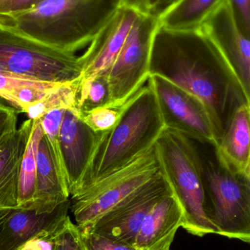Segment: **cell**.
<instances>
[{
    "mask_svg": "<svg viewBox=\"0 0 250 250\" xmlns=\"http://www.w3.org/2000/svg\"><path fill=\"white\" fill-rule=\"evenodd\" d=\"M157 75L205 105L220 139L232 114L248 104L229 64L200 28L174 30L159 25L153 38L149 76Z\"/></svg>",
    "mask_w": 250,
    "mask_h": 250,
    "instance_id": "6da1fadb",
    "label": "cell"
},
{
    "mask_svg": "<svg viewBox=\"0 0 250 250\" xmlns=\"http://www.w3.org/2000/svg\"><path fill=\"white\" fill-rule=\"evenodd\" d=\"M121 0H42L32 8L0 16V24L40 43L75 53L90 43Z\"/></svg>",
    "mask_w": 250,
    "mask_h": 250,
    "instance_id": "7a4b0ae2",
    "label": "cell"
},
{
    "mask_svg": "<svg viewBox=\"0 0 250 250\" xmlns=\"http://www.w3.org/2000/svg\"><path fill=\"white\" fill-rule=\"evenodd\" d=\"M165 129L155 93L147 81V85L126 101L115 126L103 132L77 195L145 154Z\"/></svg>",
    "mask_w": 250,
    "mask_h": 250,
    "instance_id": "3957f363",
    "label": "cell"
},
{
    "mask_svg": "<svg viewBox=\"0 0 250 250\" xmlns=\"http://www.w3.org/2000/svg\"><path fill=\"white\" fill-rule=\"evenodd\" d=\"M162 172L185 213L184 229L203 237L217 234L205 211V192L195 141L166 128L155 144Z\"/></svg>",
    "mask_w": 250,
    "mask_h": 250,
    "instance_id": "277c9868",
    "label": "cell"
},
{
    "mask_svg": "<svg viewBox=\"0 0 250 250\" xmlns=\"http://www.w3.org/2000/svg\"><path fill=\"white\" fill-rule=\"evenodd\" d=\"M205 211L217 234L250 244V179L228 169L211 150L198 146Z\"/></svg>",
    "mask_w": 250,
    "mask_h": 250,
    "instance_id": "5b68a950",
    "label": "cell"
},
{
    "mask_svg": "<svg viewBox=\"0 0 250 250\" xmlns=\"http://www.w3.org/2000/svg\"><path fill=\"white\" fill-rule=\"evenodd\" d=\"M0 69L26 79L69 83L82 77L80 57L40 43L0 24Z\"/></svg>",
    "mask_w": 250,
    "mask_h": 250,
    "instance_id": "8992f818",
    "label": "cell"
},
{
    "mask_svg": "<svg viewBox=\"0 0 250 250\" xmlns=\"http://www.w3.org/2000/svg\"><path fill=\"white\" fill-rule=\"evenodd\" d=\"M162 173L155 145L115 173L71 198L70 210L79 229H88L105 213Z\"/></svg>",
    "mask_w": 250,
    "mask_h": 250,
    "instance_id": "52a82bcc",
    "label": "cell"
},
{
    "mask_svg": "<svg viewBox=\"0 0 250 250\" xmlns=\"http://www.w3.org/2000/svg\"><path fill=\"white\" fill-rule=\"evenodd\" d=\"M159 25L155 16L141 14L129 31L108 72L111 105H124L148 81L153 38Z\"/></svg>",
    "mask_w": 250,
    "mask_h": 250,
    "instance_id": "ba28073f",
    "label": "cell"
},
{
    "mask_svg": "<svg viewBox=\"0 0 250 250\" xmlns=\"http://www.w3.org/2000/svg\"><path fill=\"white\" fill-rule=\"evenodd\" d=\"M165 126L201 144L215 146V129L201 100L165 78L149 76Z\"/></svg>",
    "mask_w": 250,
    "mask_h": 250,
    "instance_id": "9c48e42d",
    "label": "cell"
},
{
    "mask_svg": "<svg viewBox=\"0 0 250 250\" xmlns=\"http://www.w3.org/2000/svg\"><path fill=\"white\" fill-rule=\"evenodd\" d=\"M173 192L162 172L100 217L93 226L85 229L113 240L134 245L146 216L159 201Z\"/></svg>",
    "mask_w": 250,
    "mask_h": 250,
    "instance_id": "30bf717a",
    "label": "cell"
},
{
    "mask_svg": "<svg viewBox=\"0 0 250 250\" xmlns=\"http://www.w3.org/2000/svg\"><path fill=\"white\" fill-rule=\"evenodd\" d=\"M73 109L66 110L59 137V151L70 195H77L102 136Z\"/></svg>",
    "mask_w": 250,
    "mask_h": 250,
    "instance_id": "8fae6325",
    "label": "cell"
},
{
    "mask_svg": "<svg viewBox=\"0 0 250 250\" xmlns=\"http://www.w3.org/2000/svg\"><path fill=\"white\" fill-rule=\"evenodd\" d=\"M201 29L229 64L250 105V39L239 30L226 0Z\"/></svg>",
    "mask_w": 250,
    "mask_h": 250,
    "instance_id": "7c38bea8",
    "label": "cell"
},
{
    "mask_svg": "<svg viewBox=\"0 0 250 250\" xmlns=\"http://www.w3.org/2000/svg\"><path fill=\"white\" fill-rule=\"evenodd\" d=\"M141 13L120 6L115 14L92 40L86 52L81 56V79L108 75L121 51L129 31Z\"/></svg>",
    "mask_w": 250,
    "mask_h": 250,
    "instance_id": "4fadbf2b",
    "label": "cell"
},
{
    "mask_svg": "<svg viewBox=\"0 0 250 250\" xmlns=\"http://www.w3.org/2000/svg\"><path fill=\"white\" fill-rule=\"evenodd\" d=\"M71 201L51 212L32 208H12L0 231V250H21L31 241L58 231L68 217Z\"/></svg>",
    "mask_w": 250,
    "mask_h": 250,
    "instance_id": "5bb4252c",
    "label": "cell"
},
{
    "mask_svg": "<svg viewBox=\"0 0 250 250\" xmlns=\"http://www.w3.org/2000/svg\"><path fill=\"white\" fill-rule=\"evenodd\" d=\"M185 213L174 193L159 201L147 214L134 245L141 250L170 249L175 235L183 226Z\"/></svg>",
    "mask_w": 250,
    "mask_h": 250,
    "instance_id": "9a60e30c",
    "label": "cell"
},
{
    "mask_svg": "<svg viewBox=\"0 0 250 250\" xmlns=\"http://www.w3.org/2000/svg\"><path fill=\"white\" fill-rule=\"evenodd\" d=\"M70 197L65 176L51 144L43 133L37 154L36 188L29 208L51 212Z\"/></svg>",
    "mask_w": 250,
    "mask_h": 250,
    "instance_id": "2e32d148",
    "label": "cell"
},
{
    "mask_svg": "<svg viewBox=\"0 0 250 250\" xmlns=\"http://www.w3.org/2000/svg\"><path fill=\"white\" fill-rule=\"evenodd\" d=\"M35 121L28 119L0 143V208H18L19 175Z\"/></svg>",
    "mask_w": 250,
    "mask_h": 250,
    "instance_id": "e0dca14e",
    "label": "cell"
},
{
    "mask_svg": "<svg viewBox=\"0 0 250 250\" xmlns=\"http://www.w3.org/2000/svg\"><path fill=\"white\" fill-rule=\"evenodd\" d=\"M218 160L233 173H246L250 165V105L245 104L232 114L214 146Z\"/></svg>",
    "mask_w": 250,
    "mask_h": 250,
    "instance_id": "ac0fdd59",
    "label": "cell"
},
{
    "mask_svg": "<svg viewBox=\"0 0 250 250\" xmlns=\"http://www.w3.org/2000/svg\"><path fill=\"white\" fill-rule=\"evenodd\" d=\"M224 0H179L160 18V23L174 30L200 29Z\"/></svg>",
    "mask_w": 250,
    "mask_h": 250,
    "instance_id": "d6986e66",
    "label": "cell"
},
{
    "mask_svg": "<svg viewBox=\"0 0 250 250\" xmlns=\"http://www.w3.org/2000/svg\"><path fill=\"white\" fill-rule=\"evenodd\" d=\"M43 133L40 120H35L21 165L18 195L19 208H29L33 202L36 188L37 154Z\"/></svg>",
    "mask_w": 250,
    "mask_h": 250,
    "instance_id": "ffe728a7",
    "label": "cell"
},
{
    "mask_svg": "<svg viewBox=\"0 0 250 250\" xmlns=\"http://www.w3.org/2000/svg\"><path fill=\"white\" fill-rule=\"evenodd\" d=\"M80 79L69 83H62L41 101L28 108L24 114L28 119L35 121L51 110L73 109L76 111Z\"/></svg>",
    "mask_w": 250,
    "mask_h": 250,
    "instance_id": "44dd1931",
    "label": "cell"
},
{
    "mask_svg": "<svg viewBox=\"0 0 250 250\" xmlns=\"http://www.w3.org/2000/svg\"><path fill=\"white\" fill-rule=\"evenodd\" d=\"M111 94L108 75L80 79L76 111L79 115L95 108L111 105Z\"/></svg>",
    "mask_w": 250,
    "mask_h": 250,
    "instance_id": "7402d4cb",
    "label": "cell"
},
{
    "mask_svg": "<svg viewBox=\"0 0 250 250\" xmlns=\"http://www.w3.org/2000/svg\"><path fill=\"white\" fill-rule=\"evenodd\" d=\"M125 104L122 105H109L95 108L81 114L79 117L95 132H105L112 129L117 124L124 111Z\"/></svg>",
    "mask_w": 250,
    "mask_h": 250,
    "instance_id": "603a6c76",
    "label": "cell"
},
{
    "mask_svg": "<svg viewBox=\"0 0 250 250\" xmlns=\"http://www.w3.org/2000/svg\"><path fill=\"white\" fill-rule=\"evenodd\" d=\"M53 250H87L80 229L67 217L53 241Z\"/></svg>",
    "mask_w": 250,
    "mask_h": 250,
    "instance_id": "cb8c5ba5",
    "label": "cell"
},
{
    "mask_svg": "<svg viewBox=\"0 0 250 250\" xmlns=\"http://www.w3.org/2000/svg\"><path fill=\"white\" fill-rule=\"evenodd\" d=\"M65 111L66 109L51 110L39 119L44 134L49 141L62 168V166L60 151H59V137H60V129H61Z\"/></svg>",
    "mask_w": 250,
    "mask_h": 250,
    "instance_id": "d4e9b609",
    "label": "cell"
},
{
    "mask_svg": "<svg viewBox=\"0 0 250 250\" xmlns=\"http://www.w3.org/2000/svg\"><path fill=\"white\" fill-rule=\"evenodd\" d=\"M80 231L87 250H141L135 245L113 240L88 229H83Z\"/></svg>",
    "mask_w": 250,
    "mask_h": 250,
    "instance_id": "484cf974",
    "label": "cell"
},
{
    "mask_svg": "<svg viewBox=\"0 0 250 250\" xmlns=\"http://www.w3.org/2000/svg\"><path fill=\"white\" fill-rule=\"evenodd\" d=\"M239 30L250 39V0H226Z\"/></svg>",
    "mask_w": 250,
    "mask_h": 250,
    "instance_id": "4316f807",
    "label": "cell"
},
{
    "mask_svg": "<svg viewBox=\"0 0 250 250\" xmlns=\"http://www.w3.org/2000/svg\"><path fill=\"white\" fill-rule=\"evenodd\" d=\"M17 121L16 111L0 103V143L17 128Z\"/></svg>",
    "mask_w": 250,
    "mask_h": 250,
    "instance_id": "83f0119b",
    "label": "cell"
},
{
    "mask_svg": "<svg viewBox=\"0 0 250 250\" xmlns=\"http://www.w3.org/2000/svg\"><path fill=\"white\" fill-rule=\"evenodd\" d=\"M37 0H3L0 4V16L14 14L32 8Z\"/></svg>",
    "mask_w": 250,
    "mask_h": 250,
    "instance_id": "f1b7e54d",
    "label": "cell"
},
{
    "mask_svg": "<svg viewBox=\"0 0 250 250\" xmlns=\"http://www.w3.org/2000/svg\"><path fill=\"white\" fill-rule=\"evenodd\" d=\"M57 232L48 236L34 239L26 244L21 250H53V241Z\"/></svg>",
    "mask_w": 250,
    "mask_h": 250,
    "instance_id": "f546056e",
    "label": "cell"
},
{
    "mask_svg": "<svg viewBox=\"0 0 250 250\" xmlns=\"http://www.w3.org/2000/svg\"><path fill=\"white\" fill-rule=\"evenodd\" d=\"M151 0H121V5L144 15H151Z\"/></svg>",
    "mask_w": 250,
    "mask_h": 250,
    "instance_id": "4dcf8cb0",
    "label": "cell"
},
{
    "mask_svg": "<svg viewBox=\"0 0 250 250\" xmlns=\"http://www.w3.org/2000/svg\"><path fill=\"white\" fill-rule=\"evenodd\" d=\"M179 0H159L155 6L151 10V15L160 19L169 9L171 8Z\"/></svg>",
    "mask_w": 250,
    "mask_h": 250,
    "instance_id": "1f68e13d",
    "label": "cell"
},
{
    "mask_svg": "<svg viewBox=\"0 0 250 250\" xmlns=\"http://www.w3.org/2000/svg\"><path fill=\"white\" fill-rule=\"evenodd\" d=\"M12 208H0V231H1V227L3 223L5 221L7 215H8Z\"/></svg>",
    "mask_w": 250,
    "mask_h": 250,
    "instance_id": "d6a6232c",
    "label": "cell"
},
{
    "mask_svg": "<svg viewBox=\"0 0 250 250\" xmlns=\"http://www.w3.org/2000/svg\"><path fill=\"white\" fill-rule=\"evenodd\" d=\"M159 0H151V10H152L153 7L157 4V3L158 2Z\"/></svg>",
    "mask_w": 250,
    "mask_h": 250,
    "instance_id": "836d02e7",
    "label": "cell"
},
{
    "mask_svg": "<svg viewBox=\"0 0 250 250\" xmlns=\"http://www.w3.org/2000/svg\"><path fill=\"white\" fill-rule=\"evenodd\" d=\"M246 173L248 174V177H249L250 179V165L249 167H248V170H247Z\"/></svg>",
    "mask_w": 250,
    "mask_h": 250,
    "instance_id": "e575fe53",
    "label": "cell"
},
{
    "mask_svg": "<svg viewBox=\"0 0 250 250\" xmlns=\"http://www.w3.org/2000/svg\"><path fill=\"white\" fill-rule=\"evenodd\" d=\"M42 1V0H37V3L40 2V1ZM36 3V4H37Z\"/></svg>",
    "mask_w": 250,
    "mask_h": 250,
    "instance_id": "d590c367",
    "label": "cell"
},
{
    "mask_svg": "<svg viewBox=\"0 0 250 250\" xmlns=\"http://www.w3.org/2000/svg\"><path fill=\"white\" fill-rule=\"evenodd\" d=\"M3 1V0H0V4H1V1Z\"/></svg>",
    "mask_w": 250,
    "mask_h": 250,
    "instance_id": "8d00e7d4",
    "label": "cell"
},
{
    "mask_svg": "<svg viewBox=\"0 0 250 250\" xmlns=\"http://www.w3.org/2000/svg\"><path fill=\"white\" fill-rule=\"evenodd\" d=\"M170 250V249H167V250Z\"/></svg>",
    "mask_w": 250,
    "mask_h": 250,
    "instance_id": "74e56055",
    "label": "cell"
}]
</instances>
